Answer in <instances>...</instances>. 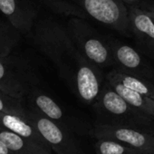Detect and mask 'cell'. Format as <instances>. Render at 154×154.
Segmentation results:
<instances>
[{
	"mask_svg": "<svg viewBox=\"0 0 154 154\" xmlns=\"http://www.w3.org/2000/svg\"><path fill=\"white\" fill-rule=\"evenodd\" d=\"M35 41L80 100L92 102L98 96L105 74L79 52L66 28L54 21H44L36 27Z\"/></svg>",
	"mask_w": 154,
	"mask_h": 154,
	"instance_id": "obj_1",
	"label": "cell"
},
{
	"mask_svg": "<svg viewBox=\"0 0 154 154\" xmlns=\"http://www.w3.org/2000/svg\"><path fill=\"white\" fill-rule=\"evenodd\" d=\"M93 107L99 119L98 122L154 131V121L131 105L112 88L106 78Z\"/></svg>",
	"mask_w": 154,
	"mask_h": 154,
	"instance_id": "obj_2",
	"label": "cell"
},
{
	"mask_svg": "<svg viewBox=\"0 0 154 154\" xmlns=\"http://www.w3.org/2000/svg\"><path fill=\"white\" fill-rule=\"evenodd\" d=\"M67 32L79 52L90 62L105 69L114 67V59L108 40L104 39L87 20L70 17Z\"/></svg>",
	"mask_w": 154,
	"mask_h": 154,
	"instance_id": "obj_3",
	"label": "cell"
},
{
	"mask_svg": "<svg viewBox=\"0 0 154 154\" xmlns=\"http://www.w3.org/2000/svg\"><path fill=\"white\" fill-rule=\"evenodd\" d=\"M88 133L94 140H113L145 154H154V131L127 125L96 122Z\"/></svg>",
	"mask_w": 154,
	"mask_h": 154,
	"instance_id": "obj_4",
	"label": "cell"
},
{
	"mask_svg": "<svg viewBox=\"0 0 154 154\" xmlns=\"http://www.w3.org/2000/svg\"><path fill=\"white\" fill-rule=\"evenodd\" d=\"M27 117L55 154H85L72 131L32 109Z\"/></svg>",
	"mask_w": 154,
	"mask_h": 154,
	"instance_id": "obj_5",
	"label": "cell"
},
{
	"mask_svg": "<svg viewBox=\"0 0 154 154\" xmlns=\"http://www.w3.org/2000/svg\"><path fill=\"white\" fill-rule=\"evenodd\" d=\"M114 59V67L137 78L154 83V67L140 51L116 39L108 40Z\"/></svg>",
	"mask_w": 154,
	"mask_h": 154,
	"instance_id": "obj_6",
	"label": "cell"
},
{
	"mask_svg": "<svg viewBox=\"0 0 154 154\" xmlns=\"http://www.w3.org/2000/svg\"><path fill=\"white\" fill-rule=\"evenodd\" d=\"M131 37L140 51L154 62V22L141 6H127Z\"/></svg>",
	"mask_w": 154,
	"mask_h": 154,
	"instance_id": "obj_7",
	"label": "cell"
},
{
	"mask_svg": "<svg viewBox=\"0 0 154 154\" xmlns=\"http://www.w3.org/2000/svg\"><path fill=\"white\" fill-rule=\"evenodd\" d=\"M29 72L17 65H15L7 57H0V90L4 93L25 99L33 82Z\"/></svg>",
	"mask_w": 154,
	"mask_h": 154,
	"instance_id": "obj_8",
	"label": "cell"
},
{
	"mask_svg": "<svg viewBox=\"0 0 154 154\" xmlns=\"http://www.w3.org/2000/svg\"><path fill=\"white\" fill-rule=\"evenodd\" d=\"M0 12L19 32H29L36 18V9L31 0H0Z\"/></svg>",
	"mask_w": 154,
	"mask_h": 154,
	"instance_id": "obj_9",
	"label": "cell"
},
{
	"mask_svg": "<svg viewBox=\"0 0 154 154\" xmlns=\"http://www.w3.org/2000/svg\"><path fill=\"white\" fill-rule=\"evenodd\" d=\"M30 103L32 110L43 116L57 122L72 132H81L83 128L78 122L65 115L61 106L50 96L39 91H34L30 94Z\"/></svg>",
	"mask_w": 154,
	"mask_h": 154,
	"instance_id": "obj_10",
	"label": "cell"
},
{
	"mask_svg": "<svg viewBox=\"0 0 154 154\" xmlns=\"http://www.w3.org/2000/svg\"><path fill=\"white\" fill-rule=\"evenodd\" d=\"M0 127L51 149L27 116L0 112Z\"/></svg>",
	"mask_w": 154,
	"mask_h": 154,
	"instance_id": "obj_11",
	"label": "cell"
},
{
	"mask_svg": "<svg viewBox=\"0 0 154 154\" xmlns=\"http://www.w3.org/2000/svg\"><path fill=\"white\" fill-rule=\"evenodd\" d=\"M53 12L68 17L90 18L92 0H37Z\"/></svg>",
	"mask_w": 154,
	"mask_h": 154,
	"instance_id": "obj_12",
	"label": "cell"
},
{
	"mask_svg": "<svg viewBox=\"0 0 154 154\" xmlns=\"http://www.w3.org/2000/svg\"><path fill=\"white\" fill-rule=\"evenodd\" d=\"M1 140L15 154H52V149L0 127Z\"/></svg>",
	"mask_w": 154,
	"mask_h": 154,
	"instance_id": "obj_13",
	"label": "cell"
},
{
	"mask_svg": "<svg viewBox=\"0 0 154 154\" xmlns=\"http://www.w3.org/2000/svg\"><path fill=\"white\" fill-rule=\"evenodd\" d=\"M105 78L108 80V82L111 84L112 88L121 95L131 105H132L134 108L149 117L151 120L154 121V100L141 95L140 94L130 89L129 87L122 85L121 83L106 77Z\"/></svg>",
	"mask_w": 154,
	"mask_h": 154,
	"instance_id": "obj_14",
	"label": "cell"
},
{
	"mask_svg": "<svg viewBox=\"0 0 154 154\" xmlns=\"http://www.w3.org/2000/svg\"><path fill=\"white\" fill-rule=\"evenodd\" d=\"M106 77L112 78L122 85L129 87L130 89L140 94L141 95L147 96L154 100V83L137 78L135 76L127 74L116 68H112L110 72L105 74Z\"/></svg>",
	"mask_w": 154,
	"mask_h": 154,
	"instance_id": "obj_15",
	"label": "cell"
},
{
	"mask_svg": "<svg viewBox=\"0 0 154 154\" xmlns=\"http://www.w3.org/2000/svg\"><path fill=\"white\" fill-rule=\"evenodd\" d=\"M19 41V31L10 23L0 21V57H8Z\"/></svg>",
	"mask_w": 154,
	"mask_h": 154,
	"instance_id": "obj_16",
	"label": "cell"
},
{
	"mask_svg": "<svg viewBox=\"0 0 154 154\" xmlns=\"http://www.w3.org/2000/svg\"><path fill=\"white\" fill-rule=\"evenodd\" d=\"M94 148L96 154H145L119 141L109 139L95 140Z\"/></svg>",
	"mask_w": 154,
	"mask_h": 154,
	"instance_id": "obj_17",
	"label": "cell"
},
{
	"mask_svg": "<svg viewBox=\"0 0 154 154\" xmlns=\"http://www.w3.org/2000/svg\"><path fill=\"white\" fill-rule=\"evenodd\" d=\"M0 112L27 116V109L25 107L24 99L11 96L0 90Z\"/></svg>",
	"mask_w": 154,
	"mask_h": 154,
	"instance_id": "obj_18",
	"label": "cell"
},
{
	"mask_svg": "<svg viewBox=\"0 0 154 154\" xmlns=\"http://www.w3.org/2000/svg\"><path fill=\"white\" fill-rule=\"evenodd\" d=\"M0 154H15L9 148L0 140Z\"/></svg>",
	"mask_w": 154,
	"mask_h": 154,
	"instance_id": "obj_19",
	"label": "cell"
},
{
	"mask_svg": "<svg viewBox=\"0 0 154 154\" xmlns=\"http://www.w3.org/2000/svg\"><path fill=\"white\" fill-rule=\"evenodd\" d=\"M141 7H143L149 13V15H150V17H151V18H152V20H153V22H154V3L153 4H149V5H140Z\"/></svg>",
	"mask_w": 154,
	"mask_h": 154,
	"instance_id": "obj_20",
	"label": "cell"
},
{
	"mask_svg": "<svg viewBox=\"0 0 154 154\" xmlns=\"http://www.w3.org/2000/svg\"><path fill=\"white\" fill-rule=\"evenodd\" d=\"M126 6H140L142 4L141 0H122Z\"/></svg>",
	"mask_w": 154,
	"mask_h": 154,
	"instance_id": "obj_21",
	"label": "cell"
}]
</instances>
